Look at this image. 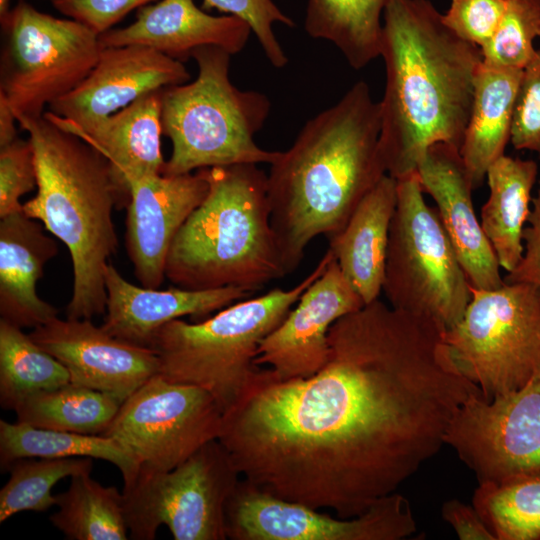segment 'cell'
Segmentation results:
<instances>
[{"mask_svg":"<svg viewBox=\"0 0 540 540\" xmlns=\"http://www.w3.org/2000/svg\"><path fill=\"white\" fill-rule=\"evenodd\" d=\"M16 116L6 99L0 95V147L17 138Z\"/></svg>","mask_w":540,"mask_h":540,"instance_id":"cell-42","label":"cell"},{"mask_svg":"<svg viewBox=\"0 0 540 540\" xmlns=\"http://www.w3.org/2000/svg\"><path fill=\"white\" fill-rule=\"evenodd\" d=\"M83 472L70 477L68 489L56 495L58 510L50 522L69 540H126L128 526L123 494Z\"/></svg>","mask_w":540,"mask_h":540,"instance_id":"cell-29","label":"cell"},{"mask_svg":"<svg viewBox=\"0 0 540 540\" xmlns=\"http://www.w3.org/2000/svg\"><path fill=\"white\" fill-rule=\"evenodd\" d=\"M524 250L517 266L504 277L507 283L534 287L540 297V182L532 199V209L523 232Z\"/></svg>","mask_w":540,"mask_h":540,"instance_id":"cell-40","label":"cell"},{"mask_svg":"<svg viewBox=\"0 0 540 540\" xmlns=\"http://www.w3.org/2000/svg\"><path fill=\"white\" fill-rule=\"evenodd\" d=\"M70 383L67 369L21 328L0 319V404L14 410L29 396Z\"/></svg>","mask_w":540,"mask_h":540,"instance_id":"cell-31","label":"cell"},{"mask_svg":"<svg viewBox=\"0 0 540 540\" xmlns=\"http://www.w3.org/2000/svg\"><path fill=\"white\" fill-rule=\"evenodd\" d=\"M105 287L102 328L123 341L150 348L155 333L166 323L186 316L203 320L254 293L237 287L192 290L175 285L167 289L137 286L111 263L105 270Z\"/></svg>","mask_w":540,"mask_h":540,"instance_id":"cell-20","label":"cell"},{"mask_svg":"<svg viewBox=\"0 0 540 540\" xmlns=\"http://www.w3.org/2000/svg\"><path fill=\"white\" fill-rule=\"evenodd\" d=\"M33 146L37 193L23 212L68 249L73 289L66 318L91 319L106 311L105 270L116 252L115 207L129 193L94 147L43 115L17 118Z\"/></svg>","mask_w":540,"mask_h":540,"instance_id":"cell-4","label":"cell"},{"mask_svg":"<svg viewBox=\"0 0 540 540\" xmlns=\"http://www.w3.org/2000/svg\"><path fill=\"white\" fill-rule=\"evenodd\" d=\"M523 70L482 65L474 84L473 103L459 154L473 190L486 180L490 166L510 141L516 96Z\"/></svg>","mask_w":540,"mask_h":540,"instance_id":"cell-25","label":"cell"},{"mask_svg":"<svg viewBox=\"0 0 540 540\" xmlns=\"http://www.w3.org/2000/svg\"><path fill=\"white\" fill-rule=\"evenodd\" d=\"M239 476L218 439L171 470H139L122 492L131 538L153 540L165 525L174 540L227 539L226 506Z\"/></svg>","mask_w":540,"mask_h":540,"instance_id":"cell-11","label":"cell"},{"mask_svg":"<svg viewBox=\"0 0 540 540\" xmlns=\"http://www.w3.org/2000/svg\"><path fill=\"white\" fill-rule=\"evenodd\" d=\"M510 142L540 158V50L523 69L516 96Z\"/></svg>","mask_w":540,"mask_h":540,"instance_id":"cell-37","label":"cell"},{"mask_svg":"<svg viewBox=\"0 0 540 540\" xmlns=\"http://www.w3.org/2000/svg\"><path fill=\"white\" fill-rule=\"evenodd\" d=\"M508 0H451L443 22L461 39L481 48L492 37Z\"/></svg>","mask_w":540,"mask_h":540,"instance_id":"cell-38","label":"cell"},{"mask_svg":"<svg viewBox=\"0 0 540 540\" xmlns=\"http://www.w3.org/2000/svg\"><path fill=\"white\" fill-rule=\"evenodd\" d=\"M472 503L496 540H540V470L479 483Z\"/></svg>","mask_w":540,"mask_h":540,"instance_id":"cell-32","label":"cell"},{"mask_svg":"<svg viewBox=\"0 0 540 540\" xmlns=\"http://www.w3.org/2000/svg\"><path fill=\"white\" fill-rule=\"evenodd\" d=\"M380 56L386 85L379 145L387 174L398 179L417 170L431 145L460 148L482 55L429 0H388Z\"/></svg>","mask_w":540,"mask_h":540,"instance_id":"cell-2","label":"cell"},{"mask_svg":"<svg viewBox=\"0 0 540 540\" xmlns=\"http://www.w3.org/2000/svg\"><path fill=\"white\" fill-rule=\"evenodd\" d=\"M23 211L0 220V316L19 328L57 318L58 309L38 296L45 265L57 255L56 240Z\"/></svg>","mask_w":540,"mask_h":540,"instance_id":"cell-22","label":"cell"},{"mask_svg":"<svg viewBox=\"0 0 540 540\" xmlns=\"http://www.w3.org/2000/svg\"><path fill=\"white\" fill-rule=\"evenodd\" d=\"M364 305L332 254L323 274L303 292L284 320L263 339L255 364L267 366L281 378L315 374L327 362L331 326Z\"/></svg>","mask_w":540,"mask_h":540,"instance_id":"cell-17","label":"cell"},{"mask_svg":"<svg viewBox=\"0 0 540 540\" xmlns=\"http://www.w3.org/2000/svg\"><path fill=\"white\" fill-rule=\"evenodd\" d=\"M1 19L0 95L19 117L38 118L77 87L98 61L99 35L20 0Z\"/></svg>","mask_w":540,"mask_h":540,"instance_id":"cell-10","label":"cell"},{"mask_svg":"<svg viewBox=\"0 0 540 540\" xmlns=\"http://www.w3.org/2000/svg\"><path fill=\"white\" fill-rule=\"evenodd\" d=\"M92 458H24L13 462L10 477L0 490V523L23 511L45 512L56 506L54 485L83 472H91Z\"/></svg>","mask_w":540,"mask_h":540,"instance_id":"cell-33","label":"cell"},{"mask_svg":"<svg viewBox=\"0 0 540 540\" xmlns=\"http://www.w3.org/2000/svg\"><path fill=\"white\" fill-rule=\"evenodd\" d=\"M441 514L461 540H496L473 505L450 499L442 505Z\"/></svg>","mask_w":540,"mask_h":540,"instance_id":"cell-41","label":"cell"},{"mask_svg":"<svg viewBox=\"0 0 540 540\" xmlns=\"http://www.w3.org/2000/svg\"><path fill=\"white\" fill-rule=\"evenodd\" d=\"M379 102L364 81L300 130L270 164L271 225L287 274L318 236L331 239L387 174L381 155Z\"/></svg>","mask_w":540,"mask_h":540,"instance_id":"cell-3","label":"cell"},{"mask_svg":"<svg viewBox=\"0 0 540 540\" xmlns=\"http://www.w3.org/2000/svg\"><path fill=\"white\" fill-rule=\"evenodd\" d=\"M128 188L127 253L140 284L160 288L175 236L208 193L205 169L145 176L131 181Z\"/></svg>","mask_w":540,"mask_h":540,"instance_id":"cell-18","label":"cell"},{"mask_svg":"<svg viewBox=\"0 0 540 540\" xmlns=\"http://www.w3.org/2000/svg\"><path fill=\"white\" fill-rule=\"evenodd\" d=\"M120 406L107 393L69 383L29 396L15 412L17 422L36 428L98 435L107 430Z\"/></svg>","mask_w":540,"mask_h":540,"instance_id":"cell-30","label":"cell"},{"mask_svg":"<svg viewBox=\"0 0 540 540\" xmlns=\"http://www.w3.org/2000/svg\"><path fill=\"white\" fill-rule=\"evenodd\" d=\"M540 37V10L508 0L492 37L481 48L482 65L499 70H523L534 56Z\"/></svg>","mask_w":540,"mask_h":540,"instance_id":"cell-34","label":"cell"},{"mask_svg":"<svg viewBox=\"0 0 540 540\" xmlns=\"http://www.w3.org/2000/svg\"><path fill=\"white\" fill-rule=\"evenodd\" d=\"M222 421L209 392L158 374L121 404L102 435L118 442L139 470L168 471L218 439Z\"/></svg>","mask_w":540,"mask_h":540,"instance_id":"cell-12","label":"cell"},{"mask_svg":"<svg viewBox=\"0 0 540 540\" xmlns=\"http://www.w3.org/2000/svg\"><path fill=\"white\" fill-rule=\"evenodd\" d=\"M511 1L540 10V0H511Z\"/></svg>","mask_w":540,"mask_h":540,"instance_id":"cell-43","label":"cell"},{"mask_svg":"<svg viewBox=\"0 0 540 540\" xmlns=\"http://www.w3.org/2000/svg\"><path fill=\"white\" fill-rule=\"evenodd\" d=\"M37 187L34 150L29 138L0 147V218L23 211L20 199Z\"/></svg>","mask_w":540,"mask_h":540,"instance_id":"cell-36","label":"cell"},{"mask_svg":"<svg viewBox=\"0 0 540 540\" xmlns=\"http://www.w3.org/2000/svg\"><path fill=\"white\" fill-rule=\"evenodd\" d=\"M68 371L70 383L107 393L121 404L159 374L154 349L109 334L91 319H59L29 334Z\"/></svg>","mask_w":540,"mask_h":540,"instance_id":"cell-16","label":"cell"},{"mask_svg":"<svg viewBox=\"0 0 540 540\" xmlns=\"http://www.w3.org/2000/svg\"><path fill=\"white\" fill-rule=\"evenodd\" d=\"M330 250L316 267L289 289L237 301L213 315L190 323L176 319L155 333L159 375L209 392L223 414L237 401L253 375L258 348L297 303L303 292L326 270Z\"/></svg>","mask_w":540,"mask_h":540,"instance_id":"cell-7","label":"cell"},{"mask_svg":"<svg viewBox=\"0 0 540 540\" xmlns=\"http://www.w3.org/2000/svg\"><path fill=\"white\" fill-rule=\"evenodd\" d=\"M201 8L205 11L215 9L243 20L275 68H283L288 63V57L275 36L273 26L281 23L294 27L295 24L272 0H202Z\"/></svg>","mask_w":540,"mask_h":540,"instance_id":"cell-35","label":"cell"},{"mask_svg":"<svg viewBox=\"0 0 540 540\" xmlns=\"http://www.w3.org/2000/svg\"><path fill=\"white\" fill-rule=\"evenodd\" d=\"M89 457L108 461L122 474L124 486L139 472L135 459L113 438L98 434H80L36 428L28 424L0 420V465H10L24 458Z\"/></svg>","mask_w":540,"mask_h":540,"instance_id":"cell-27","label":"cell"},{"mask_svg":"<svg viewBox=\"0 0 540 540\" xmlns=\"http://www.w3.org/2000/svg\"><path fill=\"white\" fill-rule=\"evenodd\" d=\"M479 483L540 470V373L514 391L471 394L444 437Z\"/></svg>","mask_w":540,"mask_h":540,"instance_id":"cell-13","label":"cell"},{"mask_svg":"<svg viewBox=\"0 0 540 540\" xmlns=\"http://www.w3.org/2000/svg\"><path fill=\"white\" fill-rule=\"evenodd\" d=\"M538 175L533 160L505 154L488 169L489 197L481 209V226L499 265L507 273L519 263L523 232L532 209V190Z\"/></svg>","mask_w":540,"mask_h":540,"instance_id":"cell-26","label":"cell"},{"mask_svg":"<svg viewBox=\"0 0 540 540\" xmlns=\"http://www.w3.org/2000/svg\"><path fill=\"white\" fill-rule=\"evenodd\" d=\"M416 530L410 503L398 492L344 519L276 497L242 479L226 506L227 538L233 540H401Z\"/></svg>","mask_w":540,"mask_h":540,"instance_id":"cell-14","label":"cell"},{"mask_svg":"<svg viewBox=\"0 0 540 540\" xmlns=\"http://www.w3.org/2000/svg\"><path fill=\"white\" fill-rule=\"evenodd\" d=\"M209 189L175 236L165 276L175 286L255 292L287 275L258 164L205 168Z\"/></svg>","mask_w":540,"mask_h":540,"instance_id":"cell-5","label":"cell"},{"mask_svg":"<svg viewBox=\"0 0 540 540\" xmlns=\"http://www.w3.org/2000/svg\"><path fill=\"white\" fill-rule=\"evenodd\" d=\"M397 180L386 174L362 199L344 228L329 239L342 273L368 304L382 293Z\"/></svg>","mask_w":540,"mask_h":540,"instance_id":"cell-23","label":"cell"},{"mask_svg":"<svg viewBox=\"0 0 540 540\" xmlns=\"http://www.w3.org/2000/svg\"><path fill=\"white\" fill-rule=\"evenodd\" d=\"M451 356L486 399L525 385L540 373V297L524 283L471 287L461 319L446 330Z\"/></svg>","mask_w":540,"mask_h":540,"instance_id":"cell-9","label":"cell"},{"mask_svg":"<svg viewBox=\"0 0 540 540\" xmlns=\"http://www.w3.org/2000/svg\"><path fill=\"white\" fill-rule=\"evenodd\" d=\"M162 90L148 93L85 127L65 129L108 160L114 175L128 193L131 181L160 174L165 164L161 153Z\"/></svg>","mask_w":540,"mask_h":540,"instance_id":"cell-24","label":"cell"},{"mask_svg":"<svg viewBox=\"0 0 540 540\" xmlns=\"http://www.w3.org/2000/svg\"><path fill=\"white\" fill-rule=\"evenodd\" d=\"M446 330L379 298L365 304L331 326L315 374L261 367L223 414L218 440L261 491L358 516L440 451L459 407L480 392Z\"/></svg>","mask_w":540,"mask_h":540,"instance_id":"cell-1","label":"cell"},{"mask_svg":"<svg viewBox=\"0 0 540 540\" xmlns=\"http://www.w3.org/2000/svg\"><path fill=\"white\" fill-rule=\"evenodd\" d=\"M422 190L436 203L437 213L471 287L496 289L504 284L500 265L479 221L472 187L459 149L431 145L417 167Z\"/></svg>","mask_w":540,"mask_h":540,"instance_id":"cell-19","label":"cell"},{"mask_svg":"<svg viewBox=\"0 0 540 540\" xmlns=\"http://www.w3.org/2000/svg\"><path fill=\"white\" fill-rule=\"evenodd\" d=\"M9 0H0V18L9 12Z\"/></svg>","mask_w":540,"mask_h":540,"instance_id":"cell-44","label":"cell"},{"mask_svg":"<svg viewBox=\"0 0 540 540\" xmlns=\"http://www.w3.org/2000/svg\"><path fill=\"white\" fill-rule=\"evenodd\" d=\"M155 0H51L55 9L74 19L99 36L120 22L134 9Z\"/></svg>","mask_w":540,"mask_h":540,"instance_id":"cell-39","label":"cell"},{"mask_svg":"<svg viewBox=\"0 0 540 540\" xmlns=\"http://www.w3.org/2000/svg\"><path fill=\"white\" fill-rule=\"evenodd\" d=\"M230 57L220 47H201L192 55L198 67L195 80L162 90V133L171 142L162 174L271 164L279 155L280 151L265 150L255 142L269 116L270 100L263 93L233 85Z\"/></svg>","mask_w":540,"mask_h":540,"instance_id":"cell-6","label":"cell"},{"mask_svg":"<svg viewBox=\"0 0 540 540\" xmlns=\"http://www.w3.org/2000/svg\"><path fill=\"white\" fill-rule=\"evenodd\" d=\"M388 0H307L305 31L337 47L360 70L380 56L382 19Z\"/></svg>","mask_w":540,"mask_h":540,"instance_id":"cell-28","label":"cell"},{"mask_svg":"<svg viewBox=\"0 0 540 540\" xmlns=\"http://www.w3.org/2000/svg\"><path fill=\"white\" fill-rule=\"evenodd\" d=\"M251 29L232 16H213L193 0H159L138 10L136 19L124 28L99 36L105 47L141 45L181 62L204 46L220 47L231 55L243 50Z\"/></svg>","mask_w":540,"mask_h":540,"instance_id":"cell-21","label":"cell"},{"mask_svg":"<svg viewBox=\"0 0 540 540\" xmlns=\"http://www.w3.org/2000/svg\"><path fill=\"white\" fill-rule=\"evenodd\" d=\"M190 79L183 62L141 45L102 48L98 61L71 92L44 113L63 129L103 119L142 96Z\"/></svg>","mask_w":540,"mask_h":540,"instance_id":"cell-15","label":"cell"},{"mask_svg":"<svg viewBox=\"0 0 540 540\" xmlns=\"http://www.w3.org/2000/svg\"><path fill=\"white\" fill-rule=\"evenodd\" d=\"M396 180L382 292L390 306L449 329L461 319L471 285L417 171Z\"/></svg>","mask_w":540,"mask_h":540,"instance_id":"cell-8","label":"cell"}]
</instances>
